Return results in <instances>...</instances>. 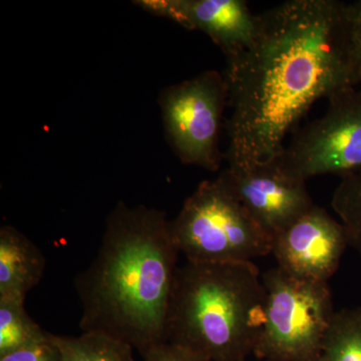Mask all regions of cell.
I'll list each match as a JSON object with an SVG mask.
<instances>
[{"mask_svg": "<svg viewBox=\"0 0 361 361\" xmlns=\"http://www.w3.org/2000/svg\"><path fill=\"white\" fill-rule=\"evenodd\" d=\"M51 336L63 361H135L132 346L101 332H82L77 337Z\"/></svg>", "mask_w": 361, "mask_h": 361, "instance_id": "cell-12", "label": "cell"}, {"mask_svg": "<svg viewBox=\"0 0 361 361\" xmlns=\"http://www.w3.org/2000/svg\"><path fill=\"white\" fill-rule=\"evenodd\" d=\"M324 115L294 135L275 159L293 179L348 175L361 169V87L332 94Z\"/></svg>", "mask_w": 361, "mask_h": 361, "instance_id": "cell-6", "label": "cell"}, {"mask_svg": "<svg viewBox=\"0 0 361 361\" xmlns=\"http://www.w3.org/2000/svg\"><path fill=\"white\" fill-rule=\"evenodd\" d=\"M312 361H361V307L336 312Z\"/></svg>", "mask_w": 361, "mask_h": 361, "instance_id": "cell-13", "label": "cell"}, {"mask_svg": "<svg viewBox=\"0 0 361 361\" xmlns=\"http://www.w3.org/2000/svg\"><path fill=\"white\" fill-rule=\"evenodd\" d=\"M345 45L351 84L361 87V0L345 4Z\"/></svg>", "mask_w": 361, "mask_h": 361, "instance_id": "cell-16", "label": "cell"}, {"mask_svg": "<svg viewBox=\"0 0 361 361\" xmlns=\"http://www.w3.org/2000/svg\"><path fill=\"white\" fill-rule=\"evenodd\" d=\"M332 207L346 228L349 244L361 255V169L342 176Z\"/></svg>", "mask_w": 361, "mask_h": 361, "instance_id": "cell-15", "label": "cell"}, {"mask_svg": "<svg viewBox=\"0 0 361 361\" xmlns=\"http://www.w3.org/2000/svg\"><path fill=\"white\" fill-rule=\"evenodd\" d=\"M142 357V361H211L201 353L169 341L149 349Z\"/></svg>", "mask_w": 361, "mask_h": 361, "instance_id": "cell-18", "label": "cell"}, {"mask_svg": "<svg viewBox=\"0 0 361 361\" xmlns=\"http://www.w3.org/2000/svg\"><path fill=\"white\" fill-rule=\"evenodd\" d=\"M219 177L272 239L315 205L305 183L287 175L276 160L227 167Z\"/></svg>", "mask_w": 361, "mask_h": 361, "instance_id": "cell-8", "label": "cell"}, {"mask_svg": "<svg viewBox=\"0 0 361 361\" xmlns=\"http://www.w3.org/2000/svg\"><path fill=\"white\" fill-rule=\"evenodd\" d=\"M0 361H63V358L49 334L42 341L0 356Z\"/></svg>", "mask_w": 361, "mask_h": 361, "instance_id": "cell-17", "label": "cell"}, {"mask_svg": "<svg viewBox=\"0 0 361 361\" xmlns=\"http://www.w3.org/2000/svg\"><path fill=\"white\" fill-rule=\"evenodd\" d=\"M47 334L26 312L23 299H0V356L42 341Z\"/></svg>", "mask_w": 361, "mask_h": 361, "instance_id": "cell-14", "label": "cell"}, {"mask_svg": "<svg viewBox=\"0 0 361 361\" xmlns=\"http://www.w3.org/2000/svg\"><path fill=\"white\" fill-rule=\"evenodd\" d=\"M349 238L346 228L322 207L308 212L272 239L277 266L292 276L327 282L336 273Z\"/></svg>", "mask_w": 361, "mask_h": 361, "instance_id": "cell-9", "label": "cell"}, {"mask_svg": "<svg viewBox=\"0 0 361 361\" xmlns=\"http://www.w3.org/2000/svg\"><path fill=\"white\" fill-rule=\"evenodd\" d=\"M42 250L11 225L0 228V299H23L44 274Z\"/></svg>", "mask_w": 361, "mask_h": 361, "instance_id": "cell-11", "label": "cell"}, {"mask_svg": "<svg viewBox=\"0 0 361 361\" xmlns=\"http://www.w3.org/2000/svg\"><path fill=\"white\" fill-rule=\"evenodd\" d=\"M178 25L206 33L226 59L251 47L260 18L244 0H178Z\"/></svg>", "mask_w": 361, "mask_h": 361, "instance_id": "cell-10", "label": "cell"}, {"mask_svg": "<svg viewBox=\"0 0 361 361\" xmlns=\"http://www.w3.org/2000/svg\"><path fill=\"white\" fill-rule=\"evenodd\" d=\"M265 318L253 355L261 361H312L336 311L327 282L271 268L262 276Z\"/></svg>", "mask_w": 361, "mask_h": 361, "instance_id": "cell-5", "label": "cell"}, {"mask_svg": "<svg viewBox=\"0 0 361 361\" xmlns=\"http://www.w3.org/2000/svg\"><path fill=\"white\" fill-rule=\"evenodd\" d=\"M265 318V289L253 262L201 264L176 271L167 341L211 361H246Z\"/></svg>", "mask_w": 361, "mask_h": 361, "instance_id": "cell-3", "label": "cell"}, {"mask_svg": "<svg viewBox=\"0 0 361 361\" xmlns=\"http://www.w3.org/2000/svg\"><path fill=\"white\" fill-rule=\"evenodd\" d=\"M257 361H261V360H257Z\"/></svg>", "mask_w": 361, "mask_h": 361, "instance_id": "cell-19", "label": "cell"}, {"mask_svg": "<svg viewBox=\"0 0 361 361\" xmlns=\"http://www.w3.org/2000/svg\"><path fill=\"white\" fill-rule=\"evenodd\" d=\"M180 254L201 264H241L269 255L272 238L252 219L219 175L188 197L171 221Z\"/></svg>", "mask_w": 361, "mask_h": 361, "instance_id": "cell-4", "label": "cell"}, {"mask_svg": "<svg viewBox=\"0 0 361 361\" xmlns=\"http://www.w3.org/2000/svg\"><path fill=\"white\" fill-rule=\"evenodd\" d=\"M164 128L182 163L219 170L222 154L219 135L228 106L224 75L208 71L171 85L160 97Z\"/></svg>", "mask_w": 361, "mask_h": 361, "instance_id": "cell-7", "label": "cell"}, {"mask_svg": "<svg viewBox=\"0 0 361 361\" xmlns=\"http://www.w3.org/2000/svg\"><path fill=\"white\" fill-rule=\"evenodd\" d=\"M180 252L167 214L118 203L92 264L75 277L82 332H101L142 356L167 342L169 306Z\"/></svg>", "mask_w": 361, "mask_h": 361, "instance_id": "cell-2", "label": "cell"}, {"mask_svg": "<svg viewBox=\"0 0 361 361\" xmlns=\"http://www.w3.org/2000/svg\"><path fill=\"white\" fill-rule=\"evenodd\" d=\"M345 4L288 0L259 13L257 37L227 59L228 167L273 161L287 135L320 99L351 84Z\"/></svg>", "mask_w": 361, "mask_h": 361, "instance_id": "cell-1", "label": "cell"}]
</instances>
